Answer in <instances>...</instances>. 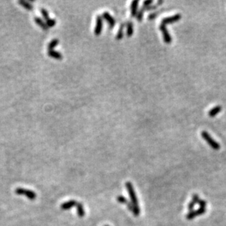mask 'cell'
I'll return each instance as SVG.
<instances>
[{
	"label": "cell",
	"mask_w": 226,
	"mask_h": 226,
	"mask_svg": "<svg viewBox=\"0 0 226 226\" xmlns=\"http://www.w3.org/2000/svg\"><path fill=\"white\" fill-rule=\"evenodd\" d=\"M125 186H126V189L128 192V194L130 195V197L131 199V204H132V208H133L132 214L135 216H138L140 214V209L139 208V206H138V201L136 194V191H135L133 186H132V185L130 182H127L126 184H125Z\"/></svg>",
	"instance_id": "cell-1"
},
{
	"label": "cell",
	"mask_w": 226,
	"mask_h": 226,
	"mask_svg": "<svg viewBox=\"0 0 226 226\" xmlns=\"http://www.w3.org/2000/svg\"><path fill=\"white\" fill-rule=\"evenodd\" d=\"M15 193H16V194L18 195H24V196H26L27 198H29L31 201H34L37 197V195H36L35 192L30 190L25 189V188H17V189H16V190H15Z\"/></svg>",
	"instance_id": "cell-2"
},
{
	"label": "cell",
	"mask_w": 226,
	"mask_h": 226,
	"mask_svg": "<svg viewBox=\"0 0 226 226\" xmlns=\"http://www.w3.org/2000/svg\"><path fill=\"white\" fill-rule=\"evenodd\" d=\"M201 136H202V138L206 140L207 144H208L213 149L218 150L220 149V144L211 137L210 135L206 131H202V132H201Z\"/></svg>",
	"instance_id": "cell-3"
},
{
	"label": "cell",
	"mask_w": 226,
	"mask_h": 226,
	"mask_svg": "<svg viewBox=\"0 0 226 226\" xmlns=\"http://www.w3.org/2000/svg\"><path fill=\"white\" fill-rule=\"evenodd\" d=\"M182 18V15L180 13H176L175 15H173L171 16H168V17H166L162 20L161 21V24H164V25H167V24H173V23L178 21L181 19Z\"/></svg>",
	"instance_id": "cell-4"
},
{
	"label": "cell",
	"mask_w": 226,
	"mask_h": 226,
	"mask_svg": "<svg viewBox=\"0 0 226 226\" xmlns=\"http://www.w3.org/2000/svg\"><path fill=\"white\" fill-rule=\"evenodd\" d=\"M159 29H160L161 32L163 33V39H164L165 43H167V44H170L172 41V38L170 33H169V32L168 31V29H167L166 25L161 24L160 25H159Z\"/></svg>",
	"instance_id": "cell-5"
},
{
	"label": "cell",
	"mask_w": 226,
	"mask_h": 226,
	"mask_svg": "<svg viewBox=\"0 0 226 226\" xmlns=\"http://www.w3.org/2000/svg\"><path fill=\"white\" fill-rule=\"evenodd\" d=\"M206 212V208H199L196 210H193L190 212L187 215H186V219L188 220H191L194 219L195 217H196L197 216L201 215V214H204Z\"/></svg>",
	"instance_id": "cell-6"
},
{
	"label": "cell",
	"mask_w": 226,
	"mask_h": 226,
	"mask_svg": "<svg viewBox=\"0 0 226 226\" xmlns=\"http://www.w3.org/2000/svg\"><path fill=\"white\" fill-rule=\"evenodd\" d=\"M117 200L118 201V202L120 203V204H126V206L127 207H128V209L130 210V212H132V210H133L132 205V204H131V202H129V201H128V199H127L124 196H123V195H119V196L117 197Z\"/></svg>",
	"instance_id": "cell-7"
},
{
	"label": "cell",
	"mask_w": 226,
	"mask_h": 226,
	"mask_svg": "<svg viewBox=\"0 0 226 226\" xmlns=\"http://www.w3.org/2000/svg\"><path fill=\"white\" fill-rule=\"evenodd\" d=\"M78 202L75 200H70L67 201V202L63 203L61 205V209L62 210H68L70 209L71 208H73V206H76Z\"/></svg>",
	"instance_id": "cell-8"
},
{
	"label": "cell",
	"mask_w": 226,
	"mask_h": 226,
	"mask_svg": "<svg viewBox=\"0 0 226 226\" xmlns=\"http://www.w3.org/2000/svg\"><path fill=\"white\" fill-rule=\"evenodd\" d=\"M102 27V18L101 16L97 17V24L95 26V30H94V33L96 35H99L101 33Z\"/></svg>",
	"instance_id": "cell-9"
},
{
	"label": "cell",
	"mask_w": 226,
	"mask_h": 226,
	"mask_svg": "<svg viewBox=\"0 0 226 226\" xmlns=\"http://www.w3.org/2000/svg\"><path fill=\"white\" fill-rule=\"evenodd\" d=\"M102 17H103V18H105V19L107 21L110 28H112L114 26L115 22H116L114 18H113V17H112L108 12L104 13L103 14H102Z\"/></svg>",
	"instance_id": "cell-10"
},
{
	"label": "cell",
	"mask_w": 226,
	"mask_h": 226,
	"mask_svg": "<svg viewBox=\"0 0 226 226\" xmlns=\"http://www.w3.org/2000/svg\"><path fill=\"white\" fill-rule=\"evenodd\" d=\"M222 109H223V108H222L221 106L216 105L215 106V107H214L213 108H212V109L209 111L208 114L211 117H215L216 115H217L218 113H219L220 112L222 111Z\"/></svg>",
	"instance_id": "cell-11"
},
{
	"label": "cell",
	"mask_w": 226,
	"mask_h": 226,
	"mask_svg": "<svg viewBox=\"0 0 226 226\" xmlns=\"http://www.w3.org/2000/svg\"><path fill=\"white\" fill-rule=\"evenodd\" d=\"M76 207H77L78 215H79V216H80V217H83L85 214V211H84V208H83V204L78 202Z\"/></svg>",
	"instance_id": "cell-12"
},
{
	"label": "cell",
	"mask_w": 226,
	"mask_h": 226,
	"mask_svg": "<svg viewBox=\"0 0 226 226\" xmlns=\"http://www.w3.org/2000/svg\"><path fill=\"white\" fill-rule=\"evenodd\" d=\"M138 1H133L131 4L130 6V10H131V15L132 16H135L137 13V8H138Z\"/></svg>",
	"instance_id": "cell-13"
},
{
	"label": "cell",
	"mask_w": 226,
	"mask_h": 226,
	"mask_svg": "<svg viewBox=\"0 0 226 226\" xmlns=\"http://www.w3.org/2000/svg\"><path fill=\"white\" fill-rule=\"evenodd\" d=\"M48 54L51 57L56 59H62V55L59 52H57V51H55L54 50L48 51Z\"/></svg>",
	"instance_id": "cell-14"
},
{
	"label": "cell",
	"mask_w": 226,
	"mask_h": 226,
	"mask_svg": "<svg viewBox=\"0 0 226 226\" xmlns=\"http://www.w3.org/2000/svg\"><path fill=\"white\" fill-rule=\"evenodd\" d=\"M133 24L131 21H128L127 23V35L128 37H131L133 34Z\"/></svg>",
	"instance_id": "cell-15"
},
{
	"label": "cell",
	"mask_w": 226,
	"mask_h": 226,
	"mask_svg": "<svg viewBox=\"0 0 226 226\" xmlns=\"http://www.w3.org/2000/svg\"><path fill=\"white\" fill-rule=\"evenodd\" d=\"M35 21L41 28H43V29L44 30L48 29V25H47V24H45V23L41 19V18H40L39 17H36V18H35Z\"/></svg>",
	"instance_id": "cell-16"
},
{
	"label": "cell",
	"mask_w": 226,
	"mask_h": 226,
	"mask_svg": "<svg viewBox=\"0 0 226 226\" xmlns=\"http://www.w3.org/2000/svg\"><path fill=\"white\" fill-rule=\"evenodd\" d=\"M124 24H121L120 26V28H119L118 33H117V37L116 38L117 40H121L123 37V35H124Z\"/></svg>",
	"instance_id": "cell-17"
},
{
	"label": "cell",
	"mask_w": 226,
	"mask_h": 226,
	"mask_svg": "<svg viewBox=\"0 0 226 226\" xmlns=\"http://www.w3.org/2000/svg\"><path fill=\"white\" fill-rule=\"evenodd\" d=\"M59 44V40H58L56 39H54L52 41L50 42V43L48 44V51H51V50H53V48H54L55 46H56V45Z\"/></svg>",
	"instance_id": "cell-18"
},
{
	"label": "cell",
	"mask_w": 226,
	"mask_h": 226,
	"mask_svg": "<svg viewBox=\"0 0 226 226\" xmlns=\"http://www.w3.org/2000/svg\"><path fill=\"white\" fill-rule=\"evenodd\" d=\"M19 3L21 5H23L25 8L28 9V10H32V5H30V4L28 2L24 1V0H21V1H19Z\"/></svg>",
	"instance_id": "cell-19"
},
{
	"label": "cell",
	"mask_w": 226,
	"mask_h": 226,
	"mask_svg": "<svg viewBox=\"0 0 226 226\" xmlns=\"http://www.w3.org/2000/svg\"><path fill=\"white\" fill-rule=\"evenodd\" d=\"M144 9L141 8L139 10V12L138 13L137 20L138 21H142V18H143V16H144Z\"/></svg>",
	"instance_id": "cell-20"
},
{
	"label": "cell",
	"mask_w": 226,
	"mask_h": 226,
	"mask_svg": "<svg viewBox=\"0 0 226 226\" xmlns=\"http://www.w3.org/2000/svg\"><path fill=\"white\" fill-rule=\"evenodd\" d=\"M41 13H42V14H43V17H44V18H45V19L46 20V21L50 19V18H49V16H48V12H47L46 10H44V9H42V10H41Z\"/></svg>",
	"instance_id": "cell-21"
},
{
	"label": "cell",
	"mask_w": 226,
	"mask_h": 226,
	"mask_svg": "<svg viewBox=\"0 0 226 226\" xmlns=\"http://www.w3.org/2000/svg\"><path fill=\"white\" fill-rule=\"evenodd\" d=\"M55 24H56L55 20L51 19V18L46 21V24L48 25V26H54L55 25Z\"/></svg>",
	"instance_id": "cell-22"
},
{
	"label": "cell",
	"mask_w": 226,
	"mask_h": 226,
	"mask_svg": "<svg viewBox=\"0 0 226 226\" xmlns=\"http://www.w3.org/2000/svg\"><path fill=\"white\" fill-rule=\"evenodd\" d=\"M198 204L200 205L201 208H206V201H204V200H201H201L199 201Z\"/></svg>",
	"instance_id": "cell-23"
},
{
	"label": "cell",
	"mask_w": 226,
	"mask_h": 226,
	"mask_svg": "<svg viewBox=\"0 0 226 226\" xmlns=\"http://www.w3.org/2000/svg\"><path fill=\"white\" fill-rule=\"evenodd\" d=\"M152 3H153L152 0H148V1H144V4H143V7H148Z\"/></svg>",
	"instance_id": "cell-24"
},
{
	"label": "cell",
	"mask_w": 226,
	"mask_h": 226,
	"mask_svg": "<svg viewBox=\"0 0 226 226\" xmlns=\"http://www.w3.org/2000/svg\"><path fill=\"white\" fill-rule=\"evenodd\" d=\"M158 14H159L158 13H151V14H150L149 16V20H152L154 18H155Z\"/></svg>",
	"instance_id": "cell-25"
},
{
	"label": "cell",
	"mask_w": 226,
	"mask_h": 226,
	"mask_svg": "<svg viewBox=\"0 0 226 226\" xmlns=\"http://www.w3.org/2000/svg\"><path fill=\"white\" fill-rule=\"evenodd\" d=\"M104 226H108V225H104Z\"/></svg>",
	"instance_id": "cell-26"
}]
</instances>
